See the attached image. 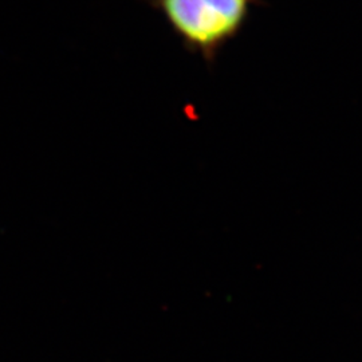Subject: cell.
<instances>
[{
  "label": "cell",
  "mask_w": 362,
  "mask_h": 362,
  "mask_svg": "<svg viewBox=\"0 0 362 362\" xmlns=\"http://www.w3.org/2000/svg\"><path fill=\"white\" fill-rule=\"evenodd\" d=\"M160 13L184 49L214 65L246 26L262 0H145Z\"/></svg>",
  "instance_id": "1"
}]
</instances>
